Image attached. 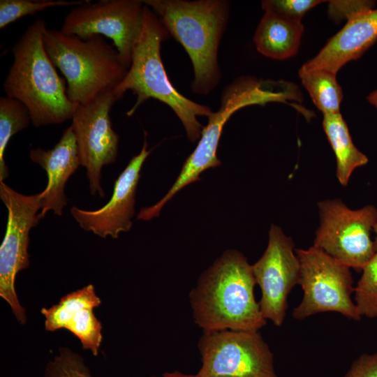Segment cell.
Returning a JSON list of instances; mask_svg holds the SVG:
<instances>
[{
    "label": "cell",
    "mask_w": 377,
    "mask_h": 377,
    "mask_svg": "<svg viewBox=\"0 0 377 377\" xmlns=\"http://www.w3.org/2000/svg\"><path fill=\"white\" fill-rule=\"evenodd\" d=\"M151 377H195V375L186 374L181 373L179 371H175L172 372H166L159 376H151Z\"/></svg>",
    "instance_id": "28"
},
{
    "label": "cell",
    "mask_w": 377,
    "mask_h": 377,
    "mask_svg": "<svg viewBox=\"0 0 377 377\" xmlns=\"http://www.w3.org/2000/svg\"><path fill=\"white\" fill-rule=\"evenodd\" d=\"M43 20L31 24L12 47L13 63L4 80L6 96L22 103L35 127L71 119L77 104L70 101L67 87L45 48Z\"/></svg>",
    "instance_id": "2"
},
{
    "label": "cell",
    "mask_w": 377,
    "mask_h": 377,
    "mask_svg": "<svg viewBox=\"0 0 377 377\" xmlns=\"http://www.w3.org/2000/svg\"><path fill=\"white\" fill-rule=\"evenodd\" d=\"M374 1H329L327 13L333 21H341L350 19L360 13L373 9Z\"/></svg>",
    "instance_id": "26"
},
{
    "label": "cell",
    "mask_w": 377,
    "mask_h": 377,
    "mask_svg": "<svg viewBox=\"0 0 377 377\" xmlns=\"http://www.w3.org/2000/svg\"><path fill=\"white\" fill-rule=\"evenodd\" d=\"M323 128L336 157L337 178L342 186H347L353 171L369 159L354 145L341 112L323 114Z\"/></svg>",
    "instance_id": "19"
},
{
    "label": "cell",
    "mask_w": 377,
    "mask_h": 377,
    "mask_svg": "<svg viewBox=\"0 0 377 377\" xmlns=\"http://www.w3.org/2000/svg\"><path fill=\"white\" fill-rule=\"evenodd\" d=\"M373 230L376 235L375 239L374 241V249L376 253H377V223L375 225Z\"/></svg>",
    "instance_id": "30"
},
{
    "label": "cell",
    "mask_w": 377,
    "mask_h": 377,
    "mask_svg": "<svg viewBox=\"0 0 377 377\" xmlns=\"http://www.w3.org/2000/svg\"><path fill=\"white\" fill-rule=\"evenodd\" d=\"M295 253L304 295L293 309V318L303 320L318 313L334 311L359 320L361 316L351 299L355 288L350 268L313 246L297 249Z\"/></svg>",
    "instance_id": "7"
},
{
    "label": "cell",
    "mask_w": 377,
    "mask_h": 377,
    "mask_svg": "<svg viewBox=\"0 0 377 377\" xmlns=\"http://www.w3.org/2000/svg\"><path fill=\"white\" fill-rule=\"evenodd\" d=\"M198 348L202 366L195 377H278L273 354L258 331L204 332Z\"/></svg>",
    "instance_id": "9"
},
{
    "label": "cell",
    "mask_w": 377,
    "mask_h": 377,
    "mask_svg": "<svg viewBox=\"0 0 377 377\" xmlns=\"http://www.w3.org/2000/svg\"><path fill=\"white\" fill-rule=\"evenodd\" d=\"M344 377H377V353L362 355L353 362Z\"/></svg>",
    "instance_id": "27"
},
{
    "label": "cell",
    "mask_w": 377,
    "mask_h": 377,
    "mask_svg": "<svg viewBox=\"0 0 377 377\" xmlns=\"http://www.w3.org/2000/svg\"><path fill=\"white\" fill-rule=\"evenodd\" d=\"M256 284L246 258L237 250L226 251L190 293L195 323L204 332L258 331L267 320L255 299Z\"/></svg>",
    "instance_id": "1"
},
{
    "label": "cell",
    "mask_w": 377,
    "mask_h": 377,
    "mask_svg": "<svg viewBox=\"0 0 377 377\" xmlns=\"http://www.w3.org/2000/svg\"><path fill=\"white\" fill-rule=\"evenodd\" d=\"M101 304L94 287L89 284L64 296L57 304L43 308L47 331L66 329L80 341L83 348L97 355L102 341V326L94 313Z\"/></svg>",
    "instance_id": "15"
},
{
    "label": "cell",
    "mask_w": 377,
    "mask_h": 377,
    "mask_svg": "<svg viewBox=\"0 0 377 377\" xmlns=\"http://www.w3.org/2000/svg\"><path fill=\"white\" fill-rule=\"evenodd\" d=\"M319 0H266L261 2L265 11H270L290 20L301 22L311 8L321 3Z\"/></svg>",
    "instance_id": "25"
},
{
    "label": "cell",
    "mask_w": 377,
    "mask_h": 377,
    "mask_svg": "<svg viewBox=\"0 0 377 377\" xmlns=\"http://www.w3.org/2000/svg\"><path fill=\"white\" fill-rule=\"evenodd\" d=\"M119 99L114 89L107 91L88 103L78 105L71 118L80 164L87 170L92 195L105 197L101 170L117 159L119 138L112 127L110 112Z\"/></svg>",
    "instance_id": "12"
},
{
    "label": "cell",
    "mask_w": 377,
    "mask_h": 377,
    "mask_svg": "<svg viewBox=\"0 0 377 377\" xmlns=\"http://www.w3.org/2000/svg\"><path fill=\"white\" fill-rule=\"evenodd\" d=\"M295 99L292 84L283 80L242 77L227 86L221 94L220 108L208 117V123L202 130L196 147L185 161L173 185L158 202L142 208L137 218L149 221L157 217L163 207L177 192L199 181L200 175L205 170L221 164L217 157V149L224 125L233 113L249 105L270 102L288 103Z\"/></svg>",
    "instance_id": "5"
},
{
    "label": "cell",
    "mask_w": 377,
    "mask_h": 377,
    "mask_svg": "<svg viewBox=\"0 0 377 377\" xmlns=\"http://www.w3.org/2000/svg\"><path fill=\"white\" fill-rule=\"evenodd\" d=\"M145 140L140 153L134 156L114 182L110 200L97 210H84L72 207L71 214L80 226L105 238H117L119 234L128 231L135 214V193L144 162L151 151Z\"/></svg>",
    "instance_id": "14"
},
{
    "label": "cell",
    "mask_w": 377,
    "mask_h": 377,
    "mask_svg": "<svg viewBox=\"0 0 377 377\" xmlns=\"http://www.w3.org/2000/svg\"><path fill=\"white\" fill-rule=\"evenodd\" d=\"M43 42L53 64L65 77L68 98L77 105L114 89L128 69L116 47L102 36L81 39L46 28Z\"/></svg>",
    "instance_id": "6"
},
{
    "label": "cell",
    "mask_w": 377,
    "mask_h": 377,
    "mask_svg": "<svg viewBox=\"0 0 377 377\" xmlns=\"http://www.w3.org/2000/svg\"><path fill=\"white\" fill-rule=\"evenodd\" d=\"M320 225L313 246L336 260L362 270L376 254L371 232L377 223V209L367 205L348 208L340 199L318 202Z\"/></svg>",
    "instance_id": "8"
},
{
    "label": "cell",
    "mask_w": 377,
    "mask_h": 377,
    "mask_svg": "<svg viewBox=\"0 0 377 377\" xmlns=\"http://www.w3.org/2000/svg\"><path fill=\"white\" fill-rule=\"evenodd\" d=\"M168 31L185 49L192 62V90L207 94L221 78L218 49L229 15L223 0H145Z\"/></svg>",
    "instance_id": "4"
},
{
    "label": "cell",
    "mask_w": 377,
    "mask_h": 377,
    "mask_svg": "<svg viewBox=\"0 0 377 377\" xmlns=\"http://www.w3.org/2000/svg\"><path fill=\"white\" fill-rule=\"evenodd\" d=\"M144 7L143 1L139 0H86L71 8L60 30L81 39L94 35L110 38L129 68L142 28Z\"/></svg>",
    "instance_id": "11"
},
{
    "label": "cell",
    "mask_w": 377,
    "mask_h": 377,
    "mask_svg": "<svg viewBox=\"0 0 377 377\" xmlns=\"http://www.w3.org/2000/svg\"><path fill=\"white\" fill-rule=\"evenodd\" d=\"M45 377H91L80 357L64 349L47 367Z\"/></svg>",
    "instance_id": "24"
},
{
    "label": "cell",
    "mask_w": 377,
    "mask_h": 377,
    "mask_svg": "<svg viewBox=\"0 0 377 377\" xmlns=\"http://www.w3.org/2000/svg\"><path fill=\"white\" fill-rule=\"evenodd\" d=\"M30 159L43 168L47 175L45 188L39 193L41 202L40 219L49 211L61 216L64 207L67 205L65 186L70 177L76 172L80 164L78 149L71 126L63 133L53 148L31 149Z\"/></svg>",
    "instance_id": "16"
},
{
    "label": "cell",
    "mask_w": 377,
    "mask_h": 377,
    "mask_svg": "<svg viewBox=\"0 0 377 377\" xmlns=\"http://www.w3.org/2000/svg\"><path fill=\"white\" fill-rule=\"evenodd\" d=\"M303 32L301 22L265 11L256 30L253 42L258 51L265 57L284 60L297 53Z\"/></svg>",
    "instance_id": "18"
},
{
    "label": "cell",
    "mask_w": 377,
    "mask_h": 377,
    "mask_svg": "<svg viewBox=\"0 0 377 377\" xmlns=\"http://www.w3.org/2000/svg\"><path fill=\"white\" fill-rule=\"evenodd\" d=\"M299 77L313 103L323 114L340 112L343 91L337 74L325 69H307L303 66Z\"/></svg>",
    "instance_id": "20"
},
{
    "label": "cell",
    "mask_w": 377,
    "mask_h": 377,
    "mask_svg": "<svg viewBox=\"0 0 377 377\" xmlns=\"http://www.w3.org/2000/svg\"><path fill=\"white\" fill-rule=\"evenodd\" d=\"M84 1L67 0H1L0 29L27 15L54 7L75 6Z\"/></svg>",
    "instance_id": "22"
},
{
    "label": "cell",
    "mask_w": 377,
    "mask_h": 377,
    "mask_svg": "<svg viewBox=\"0 0 377 377\" xmlns=\"http://www.w3.org/2000/svg\"><path fill=\"white\" fill-rule=\"evenodd\" d=\"M252 271L261 290L258 304L263 316L276 326L281 325L286 315L288 294L299 284L300 266L292 239L279 226L272 225L267 246L252 265Z\"/></svg>",
    "instance_id": "13"
},
{
    "label": "cell",
    "mask_w": 377,
    "mask_h": 377,
    "mask_svg": "<svg viewBox=\"0 0 377 377\" xmlns=\"http://www.w3.org/2000/svg\"><path fill=\"white\" fill-rule=\"evenodd\" d=\"M30 122L29 112L22 103L6 96L0 98V182L9 175L4 154L10 138Z\"/></svg>",
    "instance_id": "21"
},
{
    "label": "cell",
    "mask_w": 377,
    "mask_h": 377,
    "mask_svg": "<svg viewBox=\"0 0 377 377\" xmlns=\"http://www.w3.org/2000/svg\"><path fill=\"white\" fill-rule=\"evenodd\" d=\"M355 288V303L360 316L377 317V253L362 269Z\"/></svg>",
    "instance_id": "23"
},
{
    "label": "cell",
    "mask_w": 377,
    "mask_h": 377,
    "mask_svg": "<svg viewBox=\"0 0 377 377\" xmlns=\"http://www.w3.org/2000/svg\"><path fill=\"white\" fill-rule=\"evenodd\" d=\"M169 36L157 15L145 4L142 28L133 46L131 65L114 91L120 98L128 90L136 96L128 116L149 98L168 105L182 123L189 140L195 142L204 127L197 117L208 118L213 111L184 96L171 84L161 55V43Z\"/></svg>",
    "instance_id": "3"
},
{
    "label": "cell",
    "mask_w": 377,
    "mask_h": 377,
    "mask_svg": "<svg viewBox=\"0 0 377 377\" xmlns=\"http://www.w3.org/2000/svg\"><path fill=\"white\" fill-rule=\"evenodd\" d=\"M367 100L370 104L374 105L377 109V90L370 93L367 96Z\"/></svg>",
    "instance_id": "29"
},
{
    "label": "cell",
    "mask_w": 377,
    "mask_h": 377,
    "mask_svg": "<svg viewBox=\"0 0 377 377\" xmlns=\"http://www.w3.org/2000/svg\"><path fill=\"white\" fill-rule=\"evenodd\" d=\"M0 198L8 211L6 230L0 247V296L10 305L15 318L26 323L25 309L17 298L15 281L17 274L29 265V232L40 220L39 193L27 195L0 182Z\"/></svg>",
    "instance_id": "10"
},
{
    "label": "cell",
    "mask_w": 377,
    "mask_h": 377,
    "mask_svg": "<svg viewBox=\"0 0 377 377\" xmlns=\"http://www.w3.org/2000/svg\"><path fill=\"white\" fill-rule=\"evenodd\" d=\"M377 40V9L358 13L329 39L313 58L302 66L334 73L348 62L358 59Z\"/></svg>",
    "instance_id": "17"
}]
</instances>
